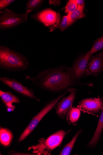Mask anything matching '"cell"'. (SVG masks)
<instances>
[{
	"label": "cell",
	"instance_id": "23",
	"mask_svg": "<svg viewBox=\"0 0 103 155\" xmlns=\"http://www.w3.org/2000/svg\"><path fill=\"white\" fill-rule=\"evenodd\" d=\"M61 1H55V0H50L49 1V4L50 5H53L54 6H60L61 4Z\"/></svg>",
	"mask_w": 103,
	"mask_h": 155
},
{
	"label": "cell",
	"instance_id": "10",
	"mask_svg": "<svg viewBox=\"0 0 103 155\" xmlns=\"http://www.w3.org/2000/svg\"><path fill=\"white\" fill-rule=\"evenodd\" d=\"M103 52L92 56L88 62L86 72L88 76H96L103 71Z\"/></svg>",
	"mask_w": 103,
	"mask_h": 155
},
{
	"label": "cell",
	"instance_id": "9",
	"mask_svg": "<svg viewBox=\"0 0 103 155\" xmlns=\"http://www.w3.org/2000/svg\"><path fill=\"white\" fill-rule=\"evenodd\" d=\"M76 90H73L69 95L63 98L58 103L56 108V113L61 118H65L67 116L69 111L72 108V106L76 98Z\"/></svg>",
	"mask_w": 103,
	"mask_h": 155
},
{
	"label": "cell",
	"instance_id": "19",
	"mask_svg": "<svg viewBox=\"0 0 103 155\" xmlns=\"http://www.w3.org/2000/svg\"><path fill=\"white\" fill-rule=\"evenodd\" d=\"M45 2L43 0H29L26 4V11L31 12L33 11L38 10Z\"/></svg>",
	"mask_w": 103,
	"mask_h": 155
},
{
	"label": "cell",
	"instance_id": "12",
	"mask_svg": "<svg viewBox=\"0 0 103 155\" xmlns=\"http://www.w3.org/2000/svg\"><path fill=\"white\" fill-rule=\"evenodd\" d=\"M2 101L6 107L7 110L10 112L14 110L16 107L12 104L14 103H19L21 101L16 96L12 94L10 91H0Z\"/></svg>",
	"mask_w": 103,
	"mask_h": 155
},
{
	"label": "cell",
	"instance_id": "5",
	"mask_svg": "<svg viewBox=\"0 0 103 155\" xmlns=\"http://www.w3.org/2000/svg\"><path fill=\"white\" fill-rule=\"evenodd\" d=\"M29 11L17 14L8 8L0 12V29L5 30L16 27L27 21Z\"/></svg>",
	"mask_w": 103,
	"mask_h": 155
},
{
	"label": "cell",
	"instance_id": "2",
	"mask_svg": "<svg viewBox=\"0 0 103 155\" xmlns=\"http://www.w3.org/2000/svg\"><path fill=\"white\" fill-rule=\"evenodd\" d=\"M27 59L20 53L7 47L0 46V68L7 71L18 72L29 66Z\"/></svg>",
	"mask_w": 103,
	"mask_h": 155
},
{
	"label": "cell",
	"instance_id": "22",
	"mask_svg": "<svg viewBox=\"0 0 103 155\" xmlns=\"http://www.w3.org/2000/svg\"><path fill=\"white\" fill-rule=\"evenodd\" d=\"M14 0H1L0 1V10L4 9L9 5L15 2Z\"/></svg>",
	"mask_w": 103,
	"mask_h": 155
},
{
	"label": "cell",
	"instance_id": "15",
	"mask_svg": "<svg viewBox=\"0 0 103 155\" xmlns=\"http://www.w3.org/2000/svg\"><path fill=\"white\" fill-rule=\"evenodd\" d=\"M13 135L11 131L8 129L1 127L0 130V142L5 147L9 145L11 143Z\"/></svg>",
	"mask_w": 103,
	"mask_h": 155
},
{
	"label": "cell",
	"instance_id": "8",
	"mask_svg": "<svg viewBox=\"0 0 103 155\" xmlns=\"http://www.w3.org/2000/svg\"><path fill=\"white\" fill-rule=\"evenodd\" d=\"M0 80L9 88L22 95L40 101V100L35 96L32 90L24 86L16 80L2 77L0 78Z\"/></svg>",
	"mask_w": 103,
	"mask_h": 155
},
{
	"label": "cell",
	"instance_id": "11",
	"mask_svg": "<svg viewBox=\"0 0 103 155\" xmlns=\"http://www.w3.org/2000/svg\"><path fill=\"white\" fill-rule=\"evenodd\" d=\"M90 58L87 57L86 55L80 56L72 65V69L76 77L80 79L88 75L86 72V68L88 61Z\"/></svg>",
	"mask_w": 103,
	"mask_h": 155
},
{
	"label": "cell",
	"instance_id": "3",
	"mask_svg": "<svg viewBox=\"0 0 103 155\" xmlns=\"http://www.w3.org/2000/svg\"><path fill=\"white\" fill-rule=\"evenodd\" d=\"M66 134L64 131L60 130L46 139L41 138L37 144L29 147L28 150L32 149L33 153L37 155H50L52 150L62 143Z\"/></svg>",
	"mask_w": 103,
	"mask_h": 155
},
{
	"label": "cell",
	"instance_id": "4",
	"mask_svg": "<svg viewBox=\"0 0 103 155\" xmlns=\"http://www.w3.org/2000/svg\"><path fill=\"white\" fill-rule=\"evenodd\" d=\"M74 89L69 88L65 93L58 96L44 107L39 113L32 119L21 135L19 142L24 140L35 129L40 121L51 110L67 93L71 92Z\"/></svg>",
	"mask_w": 103,
	"mask_h": 155
},
{
	"label": "cell",
	"instance_id": "17",
	"mask_svg": "<svg viewBox=\"0 0 103 155\" xmlns=\"http://www.w3.org/2000/svg\"><path fill=\"white\" fill-rule=\"evenodd\" d=\"M82 131V130H80L73 137L71 141L65 146L59 154L69 155L74 147L78 137Z\"/></svg>",
	"mask_w": 103,
	"mask_h": 155
},
{
	"label": "cell",
	"instance_id": "20",
	"mask_svg": "<svg viewBox=\"0 0 103 155\" xmlns=\"http://www.w3.org/2000/svg\"><path fill=\"white\" fill-rule=\"evenodd\" d=\"M103 49V36L98 38L95 42L91 49L86 54L91 56L94 53Z\"/></svg>",
	"mask_w": 103,
	"mask_h": 155
},
{
	"label": "cell",
	"instance_id": "21",
	"mask_svg": "<svg viewBox=\"0 0 103 155\" xmlns=\"http://www.w3.org/2000/svg\"><path fill=\"white\" fill-rule=\"evenodd\" d=\"M78 8L77 0H69L65 8V12L71 13L75 11Z\"/></svg>",
	"mask_w": 103,
	"mask_h": 155
},
{
	"label": "cell",
	"instance_id": "16",
	"mask_svg": "<svg viewBox=\"0 0 103 155\" xmlns=\"http://www.w3.org/2000/svg\"><path fill=\"white\" fill-rule=\"evenodd\" d=\"M85 5L78 6L77 9L74 12L70 13V21L71 25L78 19L86 17L83 10Z\"/></svg>",
	"mask_w": 103,
	"mask_h": 155
},
{
	"label": "cell",
	"instance_id": "18",
	"mask_svg": "<svg viewBox=\"0 0 103 155\" xmlns=\"http://www.w3.org/2000/svg\"><path fill=\"white\" fill-rule=\"evenodd\" d=\"M81 115L80 110L77 107L72 108L69 112L67 115L68 120L71 124L77 123Z\"/></svg>",
	"mask_w": 103,
	"mask_h": 155
},
{
	"label": "cell",
	"instance_id": "6",
	"mask_svg": "<svg viewBox=\"0 0 103 155\" xmlns=\"http://www.w3.org/2000/svg\"><path fill=\"white\" fill-rule=\"evenodd\" d=\"M77 107L84 112L98 116L103 107L102 97L85 98L81 101Z\"/></svg>",
	"mask_w": 103,
	"mask_h": 155
},
{
	"label": "cell",
	"instance_id": "24",
	"mask_svg": "<svg viewBox=\"0 0 103 155\" xmlns=\"http://www.w3.org/2000/svg\"><path fill=\"white\" fill-rule=\"evenodd\" d=\"M78 6H82L85 5V1L83 0H77Z\"/></svg>",
	"mask_w": 103,
	"mask_h": 155
},
{
	"label": "cell",
	"instance_id": "13",
	"mask_svg": "<svg viewBox=\"0 0 103 155\" xmlns=\"http://www.w3.org/2000/svg\"><path fill=\"white\" fill-rule=\"evenodd\" d=\"M103 130V107L98 122V126L94 135L88 144V148H93L97 145L101 137Z\"/></svg>",
	"mask_w": 103,
	"mask_h": 155
},
{
	"label": "cell",
	"instance_id": "7",
	"mask_svg": "<svg viewBox=\"0 0 103 155\" xmlns=\"http://www.w3.org/2000/svg\"><path fill=\"white\" fill-rule=\"evenodd\" d=\"M35 20L43 24L45 26L50 27L56 24L58 14L50 8L43 10L34 14L31 16Z\"/></svg>",
	"mask_w": 103,
	"mask_h": 155
},
{
	"label": "cell",
	"instance_id": "14",
	"mask_svg": "<svg viewBox=\"0 0 103 155\" xmlns=\"http://www.w3.org/2000/svg\"><path fill=\"white\" fill-rule=\"evenodd\" d=\"M58 19L56 24L50 27V31L52 32L56 29H59L63 32L71 25L70 21V13L68 14L67 16L63 17L62 22H60V15L59 13H58Z\"/></svg>",
	"mask_w": 103,
	"mask_h": 155
},
{
	"label": "cell",
	"instance_id": "1",
	"mask_svg": "<svg viewBox=\"0 0 103 155\" xmlns=\"http://www.w3.org/2000/svg\"><path fill=\"white\" fill-rule=\"evenodd\" d=\"M25 79L48 90L60 91L80 84L72 68L65 65L47 69L35 77L29 75Z\"/></svg>",
	"mask_w": 103,
	"mask_h": 155
}]
</instances>
